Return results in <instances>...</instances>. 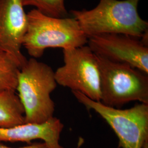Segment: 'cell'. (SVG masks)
<instances>
[{
	"label": "cell",
	"instance_id": "52a82bcc",
	"mask_svg": "<svg viewBox=\"0 0 148 148\" xmlns=\"http://www.w3.org/2000/svg\"><path fill=\"white\" fill-rule=\"evenodd\" d=\"M93 52L111 62L126 64L148 75V48L140 38L120 34H105L88 38Z\"/></svg>",
	"mask_w": 148,
	"mask_h": 148
},
{
	"label": "cell",
	"instance_id": "7c38bea8",
	"mask_svg": "<svg viewBox=\"0 0 148 148\" xmlns=\"http://www.w3.org/2000/svg\"><path fill=\"white\" fill-rule=\"evenodd\" d=\"M23 6H33L46 16L55 18H65L68 13L65 6V0H21Z\"/></svg>",
	"mask_w": 148,
	"mask_h": 148
},
{
	"label": "cell",
	"instance_id": "277c9868",
	"mask_svg": "<svg viewBox=\"0 0 148 148\" xmlns=\"http://www.w3.org/2000/svg\"><path fill=\"white\" fill-rule=\"evenodd\" d=\"M95 56L101 74V103L114 108L133 101L148 104V74L126 64Z\"/></svg>",
	"mask_w": 148,
	"mask_h": 148
},
{
	"label": "cell",
	"instance_id": "8992f818",
	"mask_svg": "<svg viewBox=\"0 0 148 148\" xmlns=\"http://www.w3.org/2000/svg\"><path fill=\"white\" fill-rule=\"evenodd\" d=\"M63 52L64 65L54 71L57 84L101 101V74L95 54L86 45Z\"/></svg>",
	"mask_w": 148,
	"mask_h": 148
},
{
	"label": "cell",
	"instance_id": "5b68a950",
	"mask_svg": "<svg viewBox=\"0 0 148 148\" xmlns=\"http://www.w3.org/2000/svg\"><path fill=\"white\" fill-rule=\"evenodd\" d=\"M75 97L88 110L98 114L116 134L122 148H144L148 145V104L120 109L93 101L79 92Z\"/></svg>",
	"mask_w": 148,
	"mask_h": 148
},
{
	"label": "cell",
	"instance_id": "7a4b0ae2",
	"mask_svg": "<svg viewBox=\"0 0 148 148\" xmlns=\"http://www.w3.org/2000/svg\"><path fill=\"white\" fill-rule=\"evenodd\" d=\"M27 28L22 46L34 58L48 48L72 49L85 46L88 37L74 18H55L33 9L27 13Z\"/></svg>",
	"mask_w": 148,
	"mask_h": 148
},
{
	"label": "cell",
	"instance_id": "30bf717a",
	"mask_svg": "<svg viewBox=\"0 0 148 148\" xmlns=\"http://www.w3.org/2000/svg\"><path fill=\"white\" fill-rule=\"evenodd\" d=\"M25 123V112L16 90L0 92V128Z\"/></svg>",
	"mask_w": 148,
	"mask_h": 148
},
{
	"label": "cell",
	"instance_id": "6da1fadb",
	"mask_svg": "<svg viewBox=\"0 0 148 148\" xmlns=\"http://www.w3.org/2000/svg\"><path fill=\"white\" fill-rule=\"evenodd\" d=\"M140 0H101L94 8L70 11L88 37L120 34L148 41V22L140 16Z\"/></svg>",
	"mask_w": 148,
	"mask_h": 148
},
{
	"label": "cell",
	"instance_id": "3957f363",
	"mask_svg": "<svg viewBox=\"0 0 148 148\" xmlns=\"http://www.w3.org/2000/svg\"><path fill=\"white\" fill-rule=\"evenodd\" d=\"M55 74L47 64L31 58L19 70L16 91L25 112V123H41L54 117L51 95L57 87Z\"/></svg>",
	"mask_w": 148,
	"mask_h": 148
},
{
	"label": "cell",
	"instance_id": "ba28073f",
	"mask_svg": "<svg viewBox=\"0 0 148 148\" xmlns=\"http://www.w3.org/2000/svg\"><path fill=\"white\" fill-rule=\"evenodd\" d=\"M27 28L21 0H0V51L10 56L20 69L27 60L21 51Z\"/></svg>",
	"mask_w": 148,
	"mask_h": 148
},
{
	"label": "cell",
	"instance_id": "8fae6325",
	"mask_svg": "<svg viewBox=\"0 0 148 148\" xmlns=\"http://www.w3.org/2000/svg\"><path fill=\"white\" fill-rule=\"evenodd\" d=\"M20 68L7 54L0 51V92L16 90Z\"/></svg>",
	"mask_w": 148,
	"mask_h": 148
},
{
	"label": "cell",
	"instance_id": "4fadbf2b",
	"mask_svg": "<svg viewBox=\"0 0 148 148\" xmlns=\"http://www.w3.org/2000/svg\"><path fill=\"white\" fill-rule=\"evenodd\" d=\"M0 148H12L10 147H8L5 145H4L0 143ZM18 148H49L45 142H41V143H35L31 144L29 145H27L25 147H21Z\"/></svg>",
	"mask_w": 148,
	"mask_h": 148
},
{
	"label": "cell",
	"instance_id": "9c48e42d",
	"mask_svg": "<svg viewBox=\"0 0 148 148\" xmlns=\"http://www.w3.org/2000/svg\"><path fill=\"white\" fill-rule=\"evenodd\" d=\"M63 128V123L54 116L41 123H25L10 128H0V143H30L40 139L49 148H63L59 143Z\"/></svg>",
	"mask_w": 148,
	"mask_h": 148
}]
</instances>
